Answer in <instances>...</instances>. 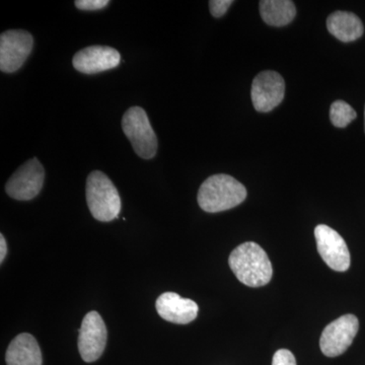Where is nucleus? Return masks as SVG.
<instances>
[{
    "instance_id": "nucleus-21",
    "label": "nucleus",
    "mask_w": 365,
    "mask_h": 365,
    "mask_svg": "<svg viewBox=\"0 0 365 365\" xmlns=\"http://www.w3.org/2000/svg\"><path fill=\"white\" fill-rule=\"evenodd\" d=\"M364 130H365V109H364Z\"/></svg>"
},
{
    "instance_id": "nucleus-12",
    "label": "nucleus",
    "mask_w": 365,
    "mask_h": 365,
    "mask_svg": "<svg viewBox=\"0 0 365 365\" xmlns=\"http://www.w3.org/2000/svg\"><path fill=\"white\" fill-rule=\"evenodd\" d=\"M160 318L170 323L186 325L198 316L199 307L194 300L182 299L176 292H165L155 302Z\"/></svg>"
},
{
    "instance_id": "nucleus-4",
    "label": "nucleus",
    "mask_w": 365,
    "mask_h": 365,
    "mask_svg": "<svg viewBox=\"0 0 365 365\" xmlns=\"http://www.w3.org/2000/svg\"><path fill=\"white\" fill-rule=\"evenodd\" d=\"M122 129L136 155L150 160L157 155L158 138L143 108L132 107L122 118Z\"/></svg>"
},
{
    "instance_id": "nucleus-7",
    "label": "nucleus",
    "mask_w": 365,
    "mask_h": 365,
    "mask_svg": "<svg viewBox=\"0 0 365 365\" xmlns=\"http://www.w3.org/2000/svg\"><path fill=\"white\" fill-rule=\"evenodd\" d=\"M34 39L24 30H9L0 36V69L6 73L19 71L30 56Z\"/></svg>"
},
{
    "instance_id": "nucleus-20",
    "label": "nucleus",
    "mask_w": 365,
    "mask_h": 365,
    "mask_svg": "<svg viewBox=\"0 0 365 365\" xmlns=\"http://www.w3.org/2000/svg\"><path fill=\"white\" fill-rule=\"evenodd\" d=\"M7 254V245L4 235H0V263H4Z\"/></svg>"
},
{
    "instance_id": "nucleus-10",
    "label": "nucleus",
    "mask_w": 365,
    "mask_h": 365,
    "mask_svg": "<svg viewBox=\"0 0 365 365\" xmlns=\"http://www.w3.org/2000/svg\"><path fill=\"white\" fill-rule=\"evenodd\" d=\"M285 93L284 79L275 71H263L254 78L251 97L258 112L272 111L281 104Z\"/></svg>"
},
{
    "instance_id": "nucleus-15",
    "label": "nucleus",
    "mask_w": 365,
    "mask_h": 365,
    "mask_svg": "<svg viewBox=\"0 0 365 365\" xmlns=\"http://www.w3.org/2000/svg\"><path fill=\"white\" fill-rule=\"evenodd\" d=\"M260 14L267 25L284 26L294 21L297 9L290 0H262Z\"/></svg>"
},
{
    "instance_id": "nucleus-18",
    "label": "nucleus",
    "mask_w": 365,
    "mask_h": 365,
    "mask_svg": "<svg viewBox=\"0 0 365 365\" xmlns=\"http://www.w3.org/2000/svg\"><path fill=\"white\" fill-rule=\"evenodd\" d=\"M76 9L81 11H98L109 4L108 0H76L74 2Z\"/></svg>"
},
{
    "instance_id": "nucleus-8",
    "label": "nucleus",
    "mask_w": 365,
    "mask_h": 365,
    "mask_svg": "<svg viewBox=\"0 0 365 365\" xmlns=\"http://www.w3.org/2000/svg\"><path fill=\"white\" fill-rule=\"evenodd\" d=\"M107 339V327L100 314H86L78 334V350L83 361L90 364L100 359L105 351Z\"/></svg>"
},
{
    "instance_id": "nucleus-19",
    "label": "nucleus",
    "mask_w": 365,
    "mask_h": 365,
    "mask_svg": "<svg viewBox=\"0 0 365 365\" xmlns=\"http://www.w3.org/2000/svg\"><path fill=\"white\" fill-rule=\"evenodd\" d=\"M272 365H297V360L289 350L280 349L274 354Z\"/></svg>"
},
{
    "instance_id": "nucleus-9",
    "label": "nucleus",
    "mask_w": 365,
    "mask_h": 365,
    "mask_svg": "<svg viewBox=\"0 0 365 365\" xmlns=\"http://www.w3.org/2000/svg\"><path fill=\"white\" fill-rule=\"evenodd\" d=\"M317 248L327 265L332 270L345 272L350 267V253L342 237L332 227L319 225L314 230Z\"/></svg>"
},
{
    "instance_id": "nucleus-11",
    "label": "nucleus",
    "mask_w": 365,
    "mask_h": 365,
    "mask_svg": "<svg viewBox=\"0 0 365 365\" xmlns=\"http://www.w3.org/2000/svg\"><path fill=\"white\" fill-rule=\"evenodd\" d=\"M120 53L107 46H91L74 55V68L86 74H96L110 71L120 64Z\"/></svg>"
},
{
    "instance_id": "nucleus-13",
    "label": "nucleus",
    "mask_w": 365,
    "mask_h": 365,
    "mask_svg": "<svg viewBox=\"0 0 365 365\" xmlns=\"http://www.w3.org/2000/svg\"><path fill=\"white\" fill-rule=\"evenodd\" d=\"M7 365H43L42 352L37 340L29 333L16 336L6 350Z\"/></svg>"
},
{
    "instance_id": "nucleus-6",
    "label": "nucleus",
    "mask_w": 365,
    "mask_h": 365,
    "mask_svg": "<svg viewBox=\"0 0 365 365\" xmlns=\"http://www.w3.org/2000/svg\"><path fill=\"white\" fill-rule=\"evenodd\" d=\"M45 180V170L38 158L24 163L9 178L6 185L7 195L16 200H32L39 195Z\"/></svg>"
},
{
    "instance_id": "nucleus-5",
    "label": "nucleus",
    "mask_w": 365,
    "mask_h": 365,
    "mask_svg": "<svg viewBox=\"0 0 365 365\" xmlns=\"http://www.w3.org/2000/svg\"><path fill=\"white\" fill-rule=\"evenodd\" d=\"M359 322L354 314H345L324 329L319 339L322 352L328 357H337L351 346L359 332Z\"/></svg>"
},
{
    "instance_id": "nucleus-16",
    "label": "nucleus",
    "mask_w": 365,
    "mask_h": 365,
    "mask_svg": "<svg viewBox=\"0 0 365 365\" xmlns=\"http://www.w3.org/2000/svg\"><path fill=\"white\" fill-rule=\"evenodd\" d=\"M356 117L357 114L355 110L344 101H336L331 106V122L334 126L338 127V128H345L352 121H354Z\"/></svg>"
},
{
    "instance_id": "nucleus-1",
    "label": "nucleus",
    "mask_w": 365,
    "mask_h": 365,
    "mask_svg": "<svg viewBox=\"0 0 365 365\" xmlns=\"http://www.w3.org/2000/svg\"><path fill=\"white\" fill-rule=\"evenodd\" d=\"M228 264L235 277L247 287H264L272 278V264L268 255L254 242L237 247L230 254Z\"/></svg>"
},
{
    "instance_id": "nucleus-2",
    "label": "nucleus",
    "mask_w": 365,
    "mask_h": 365,
    "mask_svg": "<svg viewBox=\"0 0 365 365\" xmlns=\"http://www.w3.org/2000/svg\"><path fill=\"white\" fill-rule=\"evenodd\" d=\"M247 198L242 182L228 175H213L201 185L198 191L199 206L209 213L222 212L237 207Z\"/></svg>"
},
{
    "instance_id": "nucleus-3",
    "label": "nucleus",
    "mask_w": 365,
    "mask_h": 365,
    "mask_svg": "<svg viewBox=\"0 0 365 365\" xmlns=\"http://www.w3.org/2000/svg\"><path fill=\"white\" fill-rule=\"evenodd\" d=\"M86 202L93 218L112 222L121 211L119 192L107 175L100 170L91 173L86 181Z\"/></svg>"
},
{
    "instance_id": "nucleus-17",
    "label": "nucleus",
    "mask_w": 365,
    "mask_h": 365,
    "mask_svg": "<svg viewBox=\"0 0 365 365\" xmlns=\"http://www.w3.org/2000/svg\"><path fill=\"white\" fill-rule=\"evenodd\" d=\"M232 4L234 1L232 0H211L209 1V9L215 18H222Z\"/></svg>"
},
{
    "instance_id": "nucleus-14",
    "label": "nucleus",
    "mask_w": 365,
    "mask_h": 365,
    "mask_svg": "<svg viewBox=\"0 0 365 365\" xmlns=\"http://www.w3.org/2000/svg\"><path fill=\"white\" fill-rule=\"evenodd\" d=\"M327 28L341 42L349 43L364 35L362 21L356 14L348 11H335L329 16Z\"/></svg>"
}]
</instances>
